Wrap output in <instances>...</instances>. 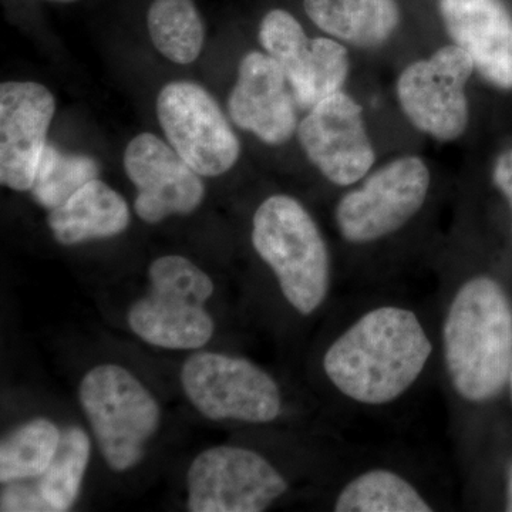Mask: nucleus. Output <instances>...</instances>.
<instances>
[{"instance_id": "f8f14e48", "label": "nucleus", "mask_w": 512, "mask_h": 512, "mask_svg": "<svg viewBox=\"0 0 512 512\" xmlns=\"http://www.w3.org/2000/svg\"><path fill=\"white\" fill-rule=\"evenodd\" d=\"M298 138L309 161L340 187L362 180L376 161L362 107L343 90L309 110Z\"/></svg>"}, {"instance_id": "ddd939ff", "label": "nucleus", "mask_w": 512, "mask_h": 512, "mask_svg": "<svg viewBox=\"0 0 512 512\" xmlns=\"http://www.w3.org/2000/svg\"><path fill=\"white\" fill-rule=\"evenodd\" d=\"M124 170L136 185L134 211L147 224L173 215H190L201 207V175L173 147L154 134L134 137L124 151Z\"/></svg>"}, {"instance_id": "6e6552de", "label": "nucleus", "mask_w": 512, "mask_h": 512, "mask_svg": "<svg viewBox=\"0 0 512 512\" xmlns=\"http://www.w3.org/2000/svg\"><path fill=\"white\" fill-rule=\"evenodd\" d=\"M430 171L420 157L390 161L336 207V224L352 244H367L403 228L426 202Z\"/></svg>"}, {"instance_id": "b1692460", "label": "nucleus", "mask_w": 512, "mask_h": 512, "mask_svg": "<svg viewBox=\"0 0 512 512\" xmlns=\"http://www.w3.org/2000/svg\"><path fill=\"white\" fill-rule=\"evenodd\" d=\"M0 511L2 512H50L45 498L40 494L35 481H16L5 484L0 497Z\"/></svg>"}, {"instance_id": "1a4fd4ad", "label": "nucleus", "mask_w": 512, "mask_h": 512, "mask_svg": "<svg viewBox=\"0 0 512 512\" xmlns=\"http://www.w3.org/2000/svg\"><path fill=\"white\" fill-rule=\"evenodd\" d=\"M474 70L471 57L456 45L441 47L429 59L410 64L396 84L404 116L427 136L457 140L470 120L466 86Z\"/></svg>"}, {"instance_id": "4be33fe9", "label": "nucleus", "mask_w": 512, "mask_h": 512, "mask_svg": "<svg viewBox=\"0 0 512 512\" xmlns=\"http://www.w3.org/2000/svg\"><path fill=\"white\" fill-rule=\"evenodd\" d=\"M338 512H430L433 508L399 474L372 470L350 481L335 504Z\"/></svg>"}, {"instance_id": "5701e85b", "label": "nucleus", "mask_w": 512, "mask_h": 512, "mask_svg": "<svg viewBox=\"0 0 512 512\" xmlns=\"http://www.w3.org/2000/svg\"><path fill=\"white\" fill-rule=\"evenodd\" d=\"M97 161L84 154L63 153L53 144L47 143L33 178V200L52 211L90 181L99 177Z\"/></svg>"}, {"instance_id": "a211bd4d", "label": "nucleus", "mask_w": 512, "mask_h": 512, "mask_svg": "<svg viewBox=\"0 0 512 512\" xmlns=\"http://www.w3.org/2000/svg\"><path fill=\"white\" fill-rule=\"evenodd\" d=\"M303 9L320 30L359 49L384 45L400 25L396 0H303Z\"/></svg>"}, {"instance_id": "4468645a", "label": "nucleus", "mask_w": 512, "mask_h": 512, "mask_svg": "<svg viewBox=\"0 0 512 512\" xmlns=\"http://www.w3.org/2000/svg\"><path fill=\"white\" fill-rule=\"evenodd\" d=\"M56 101L43 84L5 82L0 86V181L30 191L47 144Z\"/></svg>"}, {"instance_id": "aec40b11", "label": "nucleus", "mask_w": 512, "mask_h": 512, "mask_svg": "<svg viewBox=\"0 0 512 512\" xmlns=\"http://www.w3.org/2000/svg\"><path fill=\"white\" fill-rule=\"evenodd\" d=\"M63 431L46 417L20 424L0 444V483L42 476L60 446Z\"/></svg>"}, {"instance_id": "dca6fc26", "label": "nucleus", "mask_w": 512, "mask_h": 512, "mask_svg": "<svg viewBox=\"0 0 512 512\" xmlns=\"http://www.w3.org/2000/svg\"><path fill=\"white\" fill-rule=\"evenodd\" d=\"M453 45L473 60L494 87L512 90V16L498 0H439Z\"/></svg>"}, {"instance_id": "f03ea898", "label": "nucleus", "mask_w": 512, "mask_h": 512, "mask_svg": "<svg viewBox=\"0 0 512 512\" xmlns=\"http://www.w3.org/2000/svg\"><path fill=\"white\" fill-rule=\"evenodd\" d=\"M443 343L448 376L463 399L500 396L512 369V301L504 286L491 276L461 286L444 320Z\"/></svg>"}, {"instance_id": "f3484780", "label": "nucleus", "mask_w": 512, "mask_h": 512, "mask_svg": "<svg viewBox=\"0 0 512 512\" xmlns=\"http://www.w3.org/2000/svg\"><path fill=\"white\" fill-rule=\"evenodd\" d=\"M47 225L64 247L123 234L130 225L127 201L99 178L49 212Z\"/></svg>"}, {"instance_id": "a878e982", "label": "nucleus", "mask_w": 512, "mask_h": 512, "mask_svg": "<svg viewBox=\"0 0 512 512\" xmlns=\"http://www.w3.org/2000/svg\"><path fill=\"white\" fill-rule=\"evenodd\" d=\"M505 510L512 512V460L507 468V484H505Z\"/></svg>"}, {"instance_id": "39448f33", "label": "nucleus", "mask_w": 512, "mask_h": 512, "mask_svg": "<svg viewBox=\"0 0 512 512\" xmlns=\"http://www.w3.org/2000/svg\"><path fill=\"white\" fill-rule=\"evenodd\" d=\"M79 400L110 470L136 468L160 430V403L126 367L104 363L83 376Z\"/></svg>"}, {"instance_id": "6ab92c4d", "label": "nucleus", "mask_w": 512, "mask_h": 512, "mask_svg": "<svg viewBox=\"0 0 512 512\" xmlns=\"http://www.w3.org/2000/svg\"><path fill=\"white\" fill-rule=\"evenodd\" d=\"M147 28L153 45L171 62L188 64L201 55L205 26L195 0H153Z\"/></svg>"}, {"instance_id": "2eb2a0df", "label": "nucleus", "mask_w": 512, "mask_h": 512, "mask_svg": "<svg viewBox=\"0 0 512 512\" xmlns=\"http://www.w3.org/2000/svg\"><path fill=\"white\" fill-rule=\"evenodd\" d=\"M298 101L285 73L271 56L249 52L229 94L232 121L262 143L281 146L298 131Z\"/></svg>"}, {"instance_id": "393cba45", "label": "nucleus", "mask_w": 512, "mask_h": 512, "mask_svg": "<svg viewBox=\"0 0 512 512\" xmlns=\"http://www.w3.org/2000/svg\"><path fill=\"white\" fill-rule=\"evenodd\" d=\"M493 180L495 187L501 191L510 204L512 212V150L505 151L494 164Z\"/></svg>"}, {"instance_id": "bb28decb", "label": "nucleus", "mask_w": 512, "mask_h": 512, "mask_svg": "<svg viewBox=\"0 0 512 512\" xmlns=\"http://www.w3.org/2000/svg\"><path fill=\"white\" fill-rule=\"evenodd\" d=\"M47 2L70 3V2H77V0H47Z\"/></svg>"}, {"instance_id": "423d86ee", "label": "nucleus", "mask_w": 512, "mask_h": 512, "mask_svg": "<svg viewBox=\"0 0 512 512\" xmlns=\"http://www.w3.org/2000/svg\"><path fill=\"white\" fill-rule=\"evenodd\" d=\"M180 380L205 419L266 424L281 416L278 383L245 357L198 350L183 363Z\"/></svg>"}, {"instance_id": "9b49d317", "label": "nucleus", "mask_w": 512, "mask_h": 512, "mask_svg": "<svg viewBox=\"0 0 512 512\" xmlns=\"http://www.w3.org/2000/svg\"><path fill=\"white\" fill-rule=\"evenodd\" d=\"M259 43L291 84L299 109L340 92L349 76L348 50L328 37L309 39L299 20L285 9H272L259 25Z\"/></svg>"}, {"instance_id": "9d476101", "label": "nucleus", "mask_w": 512, "mask_h": 512, "mask_svg": "<svg viewBox=\"0 0 512 512\" xmlns=\"http://www.w3.org/2000/svg\"><path fill=\"white\" fill-rule=\"evenodd\" d=\"M157 117L170 146L201 177H218L237 164V134L217 101L200 84L173 82L157 97Z\"/></svg>"}, {"instance_id": "f257e3e1", "label": "nucleus", "mask_w": 512, "mask_h": 512, "mask_svg": "<svg viewBox=\"0 0 512 512\" xmlns=\"http://www.w3.org/2000/svg\"><path fill=\"white\" fill-rule=\"evenodd\" d=\"M433 346L409 309L383 306L367 312L332 343L323 359L340 393L363 404H387L421 375Z\"/></svg>"}, {"instance_id": "20e7f679", "label": "nucleus", "mask_w": 512, "mask_h": 512, "mask_svg": "<svg viewBox=\"0 0 512 512\" xmlns=\"http://www.w3.org/2000/svg\"><path fill=\"white\" fill-rule=\"evenodd\" d=\"M148 291L127 313L138 339L154 348L200 350L215 333L207 303L214 282L207 272L183 255H164L148 268Z\"/></svg>"}, {"instance_id": "7ed1b4c3", "label": "nucleus", "mask_w": 512, "mask_h": 512, "mask_svg": "<svg viewBox=\"0 0 512 512\" xmlns=\"http://www.w3.org/2000/svg\"><path fill=\"white\" fill-rule=\"evenodd\" d=\"M252 245L274 272L289 305L302 315L318 311L329 292V252L301 202L284 194L266 198L252 220Z\"/></svg>"}, {"instance_id": "cd10ccee", "label": "nucleus", "mask_w": 512, "mask_h": 512, "mask_svg": "<svg viewBox=\"0 0 512 512\" xmlns=\"http://www.w3.org/2000/svg\"><path fill=\"white\" fill-rule=\"evenodd\" d=\"M508 386H510L511 400H512V369H511L510 380H508Z\"/></svg>"}, {"instance_id": "0eeeda50", "label": "nucleus", "mask_w": 512, "mask_h": 512, "mask_svg": "<svg viewBox=\"0 0 512 512\" xmlns=\"http://www.w3.org/2000/svg\"><path fill=\"white\" fill-rule=\"evenodd\" d=\"M288 487L281 471L256 451L215 446L188 468L187 507L191 512H262Z\"/></svg>"}, {"instance_id": "412c9836", "label": "nucleus", "mask_w": 512, "mask_h": 512, "mask_svg": "<svg viewBox=\"0 0 512 512\" xmlns=\"http://www.w3.org/2000/svg\"><path fill=\"white\" fill-rule=\"evenodd\" d=\"M92 456V441L80 427L62 433L60 446L42 476L33 478L50 512L72 510L79 498L87 467Z\"/></svg>"}]
</instances>
